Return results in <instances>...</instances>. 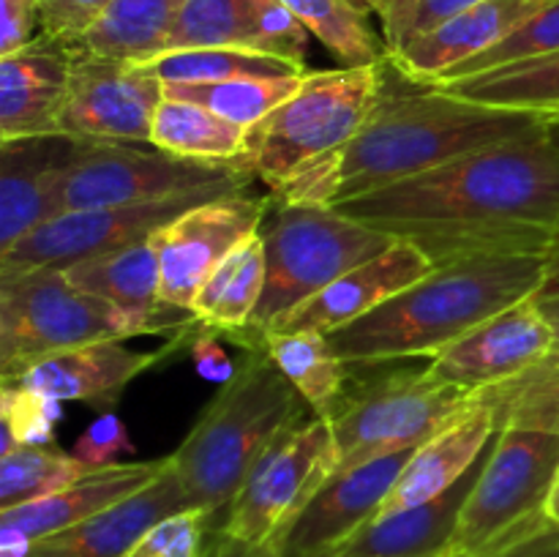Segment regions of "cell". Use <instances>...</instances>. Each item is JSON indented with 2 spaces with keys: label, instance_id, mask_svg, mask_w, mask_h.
<instances>
[{
  "label": "cell",
  "instance_id": "1",
  "mask_svg": "<svg viewBox=\"0 0 559 557\" xmlns=\"http://www.w3.org/2000/svg\"><path fill=\"white\" fill-rule=\"evenodd\" d=\"M437 268L475 257H546L559 227V147L549 134L502 142L338 202Z\"/></svg>",
  "mask_w": 559,
  "mask_h": 557
},
{
  "label": "cell",
  "instance_id": "2",
  "mask_svg": "<svg viewBox=\"0 0 559 557\" xmlns=\"http://www.w3.org/2000/svg\"><path fill=\"white\" fill-rule=\"evenodd\" d=\"M549 262L538 254L475 257L440 265L360 320L328 333L349 371L380 369L442 349L497 311L544 287Z\"/></svg>",
  "mask_w": 559,
  "mask_h": 557
},
{
  "label": "cell",
  "instance_id": "3",
  "mask_svg": "<svg viewBox=\"0 0 559 557\" xmlns=\"http://www.w3.org/2000/svg\"><path fill=\"white\" fill-rule=\"evenodd\" d=\"M546 120L544 112L489 107L442 87L388 91L382 80L364 129L342 151L336 205L484 147L544 137Z\"/></svg>",
  "mask_w": 559,
  "mask_h": 557
},
{
  "label": "cell",
  "instance_id": "4",
  "mask_svg": "<svg viewBox=\"0 0 559 557\" xmlns=\"http://www.w3.org/2000/svg\"><path fill=\"white\" fill-rule=\"evenodd\" d=\"M306 413V402L265 344L246 347L233 380L218 386L189 435L169 453L191 508L227 517L262 453Z\"/></svg>",
  "mask_w": 559,
  "mask_h": 557
},
{
  "label": "cell",
  "instance_id": "5",
  "mask_svg": "<svg viewBox=\"0 0 559 557\" xmlns=\"http://www.w3.org/2000/svg\"><path fill=\"white\" fill-rule=\"evenodd\" d=\"M260 233L265 238L267 276L254 317L238 336L243 347L262 344V336L300 304L396 244V238L336 208L282 205L273 200Z\"/></svg>",
  "mask_w": 559,
  "mask_h": 557
},
{
  "label": "cell",
  "instance_id": "6",
  "mask_svg": "<svg viewBox=\"0 0 559 557\" xmlns=\"http://www.w3.org/2000/svg\"><path fill=\"white\" fill-rule=\"evenodd\" d=\"M382 80L385 63L306 71L298 91L249 129L243 156L235 164L273 191L304 164L344 151L364 129Z\"/></svg>",
  "mask_w": 559,
  "mask_h": 557
},
{
  "label": "cell",
  "instance_id": "7",
  "mask_svg": "<svg viewBox=\"0 0 559 557\" xmlns=\"http://www.w3.org/2000/svg\"><path fill=\"white\" fill-rule=\"evenodd\" d=\"M251 175L235 162H197L153 147L151 142H80L60 175L55 211L140 205L191 191L238 194Z\"/></svg>",
  "mask_w": 559,
  "mask_h": 557
},
{
  "label": "cell",
  "instance_id": "8",
  "mask_svg": "<svg viewBox=\"0 0 559 557\" xmlns=\"http://www.w3.org/2000/svg\"><path fill=\"white\" fill-rule=\"evenodd\" d=\"M478 393L445 386L429 369L382 371L366 377L336 404L331 418L338 448V470L418 448L431 435L462 415Z\"/></svg>",
  "mask_w": 559,
  "mask_h": 557
},
{
  "label": "cell",
  "instance_id": "9",
  "mask_svg": "<svg viewBox=\"0 0 559 557\" xmlns=\"http://www.w3.org/2000/svg\"><path fill=\"white\" fill-rule=\"evenodd\" d=\"M559 470V431L500 424L467 497L451 555L469 557L546 519Z\"/></svg>",
  "mask_w": 559,
  "mask_h": 557
},
{
  "label": "cell",
  "instance_id": "10",
  "mask_svg": "<svg viewBox=\"0 0 559 557\" xmlns=\"http://www.w3.org/2000/svg\"><path fill=\"white\" fill-rule=\"evenodd\" d=\"M129 336L123 311L76 289L63 271L0 278V377L63 349Z\"/></svg>",
  "mask_w": 559,
  "mask_h": 557
},
{
  "label": "cell",
  "instance_id": "11",
  "mask_svg": "<svg viewBox=\"0 0 559 557\" xmlns=\"http://www.w3.org/2000/svg\"><path fill=\"white\" fill-rule=\"evenodd\" d=\"M336 467L338 448L331 418L300 413L254 464L222 530L246 544H278L287 524L328 484Z\"/></svg>",
  "mask_w": 559,
  "mask_h": 557
},
{
  "label": "cell",
  "instance_id": "12",
  "mask_svg": "<svg viewBox=\"0 0 559 557\" xmlns=\"http://www.w3.org/2000/svg\"><path fill=\"white\" fill-rule=\"evenodd\" d=\"M216 197H227V191H191L140 205L60 213L0 254V278L27 271H66L87 257L151 240L164 224Z\"/></svg>",
  "mask_w": 559,
  "mask_h": 557
},
{
  "label": "cell",
  "instance_id": "13",
  "mask_svg": "<svg viewBox=\"0 0 559 557\" xmlns=\"http://www.w3.org/2000/svg\"><path fill=\"white\" fill-rule=\"evenodd\" d=\"M271 197H216L164 224L151 238L162 268V300L173 309L191 311L197 293L213 268L243 238L262 227Z\"/></svg>",
  "mask_w": 559,
  "mask_h": 557
},
{
  "label": "cell",
  "instance_id": "14",
  "mask_svg": "<svg viewBox=\"0 0 559 557\" xmlns=\"http://www.w3.org/2000/svg\"><path fill=\"white\" fill-rule=\"evenodd\" d=\"M164 82L145 66L74 58L60 134L80 142H151Z\"/></svg>",
  "mask_w": 559,
  "mask_h": 557
},
{
  "label": "cell",
  "instance_id": "15",
  "mask_svg": "<svg viewBox=\"0 0 559 557\" xmlns=\"http://www.w3.org/2000/svg\"><path fill=\"white\" fill-rule=\"evenodd\" d=\"M555 349V325L535 295L497 311L429 360L445 386L480 393L524 375Z\"/></svg>",
  "mask_w": 559,
  "mask_h": 557
},
{
  "label": "cell",
  "instance_id": "16",
  "mask_svg": "<svg viewBox=\"0 0 559 557\" xmlns=\"http://www.w3.org/2000/svg\"><path fill=\"white\" fill-rule=\"evenodd\" d=\"M413 453L415 448H404L333 473L282 533V557L322 555L380 517Z\"/></svg>",
  "mask_w": 559,
  "mask_h": 557
},
{
  "label": "cell",
  "instance_id": "17",
  "mask_svg": "<svg viewBox=\"0 0 559 557\" xmlns=\"http://www.w3.org/2000/svg\"><path fill=\"white\" fill-rule=\"evenodd\" d=\"M167 457L151 462H120L93 470L66 489L27 506L0 511V557H22L38 538L98 517L107 508L129 500L162 475Z\"/></svg>",
  "mask_w": 559,
  "mask_h": 557
},
{
  "label": "cell",
  "instance_id": "18",
  "mask_svg": "<svg viewBox=\"0 0 559 557\" xmlns=\"http://www.w3.org/2000/svg\"><path fill=\"white\" fill-rule=\"evenodd\" d=\"M162 358L164 353H142L126 347L123 339H109L33 360L16 375L0 377V382L31 388L58 402H85L109 413L118 407L126 388Z\"/></svg>",
  "mask_w": 559,
  "mask_h": 557
},
{
  "label": "cell",
  "instance_id": "19",
  "mask_svg": "<svg viewBox=\"0 0 559 557\" xmlns=\"http://www.w3.org/2000/svg\"><path fill=\"white\" fill-rule=\"evenodd\" d=\"M435 268V262L418 246L396 240L382 254L360 262L353 271L328 284L314 298L300 304L273 331H338L369 311L380 309L385 300L429 276Z\"/></svg>",
  "mask_w": 559,
  "mask_h": 557
},
{
  "label": "cell",
  "instance_id": "20",
  "mask_svg": "<svg viewBox=\"0 0 559 557\" xmlns=\"http://www.w3.org/2000/svg\"><path fill=\"white\" fill-rule=\"evenodd\" d=\"M71 66L74 55L44 36L0 55V142L60 134Z\"/></svg>",
  "mask_w": 559,
  "mask_h": 557
},
{
  "label": "cell",
  "instance_id": "21",
  "mask_svg": "<svg viewBox=\"0 0 559 557\" xmlns=\"http://www.w3.org/2000/svg\"><path fill=\"white\" fill-rule=\"evenodd\" d=\"M63 273L76 289L96 295L123 311L134 336L189 328L197 322L191 311L173 309L162 300V268L151 240L87 257L66 268Z\"/></svg>",
  "mask_w": 559,
  "mask_h": 557
},
{
  "label": "cell",
  "instance_id": "22",
  "mask_svg": "<svg viewBox=\"0 0 559 557\" xmlns=\"http://www.w3.org/2000/svg\"><path fill=\"white\" fill-rule=\"evenodd\" d=\"M546 0H480L388 55V66L413 85H431L445 71L511 36Z\"/></svg>",
  "mask_w": 559,
  "mask_h": 557
},
{
  "label": "cell",
  "instance_id": "23",
  "mask_svg": "<svg viewBox=\"0 0 559 557\" xmlns=\"http://www.w3.org/2000/svg\"><path fill=\"white\" fill-rule=\"evenodd\" d=\"M76 145L66 134L0 142V254L58 216L55 194Z\"/></svg>",
  "mask_w": 559,
  "mask_h": 557
},
{
  "label": "cell",
  "instance_id": "24",
  "mask_svg": "<svg viewBox=\"0 0 559 557\" xmlns=\"http://www.w3.org/2000/svg\"><path fill=\"white\" fill-rule=\"evenodd\" d=\"M497 429H500V418H497L495 404L486 402L478 393V399L462 415H456L451 424H445L437 435L415 448L407 467L388 495L380 517L435 500L453 484H459L484 457Z\"/></svg>",
  "mask_w": 559,
  "mask_h": 557
},
{
  "label": "cell",
  "instance_id": "25",
  "mask_svg": "<svg viewBox=\"0 0 559 557\" xmlns=\"http://www.w3.org/2000/svg\"><path fill=\"white\" fill-rule=\"evenodd\" d=\"M186 508H191L189 497L167 457L162 475L134 497L74 528L33 541L22 557H126L147 528Z\"/></svg>",
  "mask_w": 559,
  "mask_h": 557
},
{
  "label": "cell",
  "instance_id": "26",
  "mask_svg": "<svg viewBox=\"0 0 559 557\" xmlns=\"http://www.w3.org/2000/svg\"><path fill=\"white\" fill-rule=\"evenodd\" d=\"M491 446V442H489ZM489 453V448H486ZM484 457L459 484L442 491L440 497L420 506L404 508V511L388 513V517L371 519L369 524L328 549L338 557H442L451 555L453 535H456L459 519H462L467 497L473 495L475 484L484 470Z\"/></svg>",
  "mask_w": 559,
  "mask_h": 557
},
{
  "label": "cell",
  "instance_id": "27",
  "mask_svg": "<svg viewBox=\"0 0 559 557\" xmlns=\"http://www.w3.org/2000/svg\"><path fill=\"white\" fill-rule=\"evenodd\" d=\"M183 5L186 0H112L69 52L74 58L151 63L167 52V38Z\"/></svg>",
  "mask_w": 559,
  "mask_h": 557
},
{
  "label": "cell",
  "instance_id": "28",
  "mask_svg": "<svg viewBox=\"0 0 559 557\" xmlns=\"http://www.w3.org/2000/svg\"><path fill=\"white\" fill-rule=\"evenodd\" d=\"M267 276V251L262 233L240 240L207 276L191 304V315L200 325L240 336L254 317Z\"/></svg>",
  "mask_w": 559,
  "mask_h": 557
},
{
  "label": "cell",
  "instance_id": "29",
  "mask_svg": "<svg viewBox=\"0 0 559 557\" xmlns=\"http://www.w3.org/2000/svg\"><path fill=\"white\" fill-rule=\"evenodd\" d=\"M273 364L284 371L306 407L314 415H331L349 386V366L336 355L322 331H267L262 336Z\"/></svg>",
  "mask_w": 559,
  "mask_h": 557
},
{
  "label": "cell",
  "instance_id": "30",
  "mask_svg": "<svg viewBox=\"0 0 559 557\" xmlns=\"http://www.w3.org/2000/svg\"><path fill=\"white\" fill-rule=\"evenodd\" d=\"M246 140L249 131L183 98L164 96L151 126L153 147L197 162H235L243 156Z\"/></svg>",
  "mask_w": 559,
  "mask_h": 557
},
{
  "label": "cell",
  "instance_id": "31",
  "mask_svg": "<svg viewBox=\"0 0 559 557\" xmlns=\"http://www.w3.org/2000/svg\"><path fill=\"white\" fill-rule=\"evenodd\" d=\"M469 98V102L489 104V107L530 109V112H559V52L544 58L519 60L500 69L473 74L467 80L431 85Z\"/></svg>",
  "mask_w": 559,
  "mask_h": 557
},
{
  "label": "cell",
  "instance_id": "32",
  "mask_svg": "<svg viewBox=\"0 0 559 557\" xmlns=\"http://www.w3.org/2000/svg\"><path fill=\"white\" fill-rule=\"evenodd\" d=\"M306 31L342 60V66H377L388 60V44L369 22V5L360 0H284Z\"/></svg>",
  "mask_w": 559,
  "mask_h": 557
},
{
  "label": "cell",
  "instance_id": "33",
  "mask_svg": "<svg viewBox=\"0 0 559 557\" xmlns=\"http://www.w3.org/2000/svg\"><path fill=\"white\" fill-rule=\"evenodd\" d=\"M306 74L293 76H243L229 82H173L164 85L167 98H183L222 115L240 129H254L276 107H282L300 87Z\"/></svg>",
  "mask_w": 559,
  "mask_h": 557
},
{
  "label": "cell",
  "instance_id": "34",
  "mask_svg": "<svg viewBox=\"0 0 559 557\" xmlns=\"http://www.w3.org/2000/svg\"><path fill=\"white\" fill-rule=\"evenodd\" d=\"M164 85L173 82H229L243 76H293L306 74V69L273 55L251 52V49H180L164 52L151 63H142Z\"/></svg>",
  "mask_w": 559,
  "mask_h": 557
},
{
  "label": "cell",
  "instance_id": "35",
  "mask_svg": "<svg viewBox=\"0 0 559 557\" xmlns=\"http://www.w3.org/2000/svg\"><path fill=\"white\" fill-rule=\"evenodd\" d=\"M93 473L71 451L55 446H20L0 457V511L27 506Z\"/></svg>",
  "mask_w": 559,
  "mask_h": 557
},
{
  "label": "cell",
  "instance_id": "36",
  "mask_svg": "<svg viewBox=\"0 0 559 557\" xmlns=\"http://www.w3.org/2000/svg\"><path fill=\"white\" fill-rule=\"evenodd\" d=\"M211 47L260 52L251 0H186L167 38V52Z\"/></svg>",
  "mask_w": 559,
  "mask_h": 557
},
{
  "label": "cell",
  "instance_id": "37",
  "mask_svg": "<svg viewBox=\"0 0 559 557\" xmlns=\"http://www.w3.org/2000/svg\"><path fill=\"white\" fill-rule=\"evenodd\" d=\"M480 396L495 404L500 424L559 431V349H551L524 375L486 388Z\"/></svg>",
  "mask_w": 559,
  "mask_h": 557
},
{
  "label": "cell",
  "instance_id": "38",
  "mask_svg": "<svg viewBox=\"0 0 559 557\" xmlns=\"http://www.w3.org/2000/svg\"><path fill=\"white\" fill-rule=\"evenodd\" d=\"M555 52H559V0H546V3L540 5L524 25H519L511 36L502 38L500 44H495V47L486 49V52L453 66L451 71H445V74L437 82H431V85H448V82L467 80V76L484 74V71L500 69V66L544 58V55Z\"/></svg>",
  "mask_w": 559,
  "mask_h": 557
},
{
  "label": "cell",
  "instance_id": "39",
  "mask_svg": "<svg viewBox=\"0 0 559 557\" xmlns=\"http://www.w3.org/2000/svg\"><path fill=\"white\" fill-rule=\"evenodd\" d=\"M60 404L63 402L31 388L0 382V424H3L0 457L20 446H55V426L63 418Z\"/></svg>",
  "mask_w": 559,
  "mask_h": 557
},
{
  "label": "cell",
  "instance_id": "40",
  "mask_svg": "<svg viewBox=\"0 0 559 557\" xmlns=\"http://www.w3.org/2000/svg\"><path fill=\"white\" fill-rule=\"evenodd\" d=\"M222 524L202 508H186L162 519L136 538L126 557H202L207 535Z\"/></svg>",
  "mask_w": 559,
  "mask_h": 557
},
{
  "label": "cell",
  "instance_id": "41",
  "mask_svg": "<svg viewBox=\"0 0 559 557\" xmlns=\"http://www.w3.org/2000/svg\"><path fill=\"white\" fill-rule=\"evenodd\" d=\"M251 9H254V33L260 52L306 69L309 31L293 14V9L284 0H251Z\"/></svg>",
  "mask_w": 559,
  "mask_h": 557
},
{
  "label": "cell",
  "instance_id": "42",
  "mask_svg": "<svg viewBox=\"0 0 559 557\" xmlns=\"http://www.w3.org/2000/svg\"><path fill=\"white\" fill-rule=\"evenodd\" d=\"M126 453H136V446L120 415L112 410L91 420L71 446V457L80 459L87 470L112 467V464H120V457Z\"/></svg>",
  "mask_w": 559,
  "mask_h": 557
},
{
  "label": "cell",
  "instance_id": "43",
  "mask_svg": "<svg viewBox=\"0 0 559 557\" xmlns=\"http://www.w3.org/2000/svg\"><path fill=\"white\" fill-rule=\"evenodd\" d=\"M41 36L66 49L80 42L112 0H36Z\"/></svg>",
  "mask_w": 559,
  "mask_h": 557
},
{
  "label": "cell",
  "instance_id": "44",
  "mask_svg": "<svg viewBox=\"0 0 559 557\" xmlns=\"http://www.w3.org/2000/svg\"><path fill=\"white\" fill-rule=\"evenodd\" d=\"M189 353L194 360V369L202 380L213 382V386H224V382L233 380L238 364H233V358L227 355V349L218 342V331L205 328L197 322L194 331L189 333Z\"/></svg>",
  "mask_w": 559,
  "mask_h": 557
},
{
  "label": "cell",
  "instance_id": "45",
  "mask_svg": "<svg viewBox=\"0 0 559 557\" xmlns=\"http://www.w3.org/2000/svg\"><path fill=\"white\" fill-rule=\"evenodd\" d=\"M41 36L36 0H0V55H11Z\"/></svg>",
  "mask_w": 559,
  "mask_h": 557
},
{
  "label": "cell",
  "instance_id": "46",
  "mask_svg": "<svg viewBox=\"0 0 559 557\" xmlns=\"http://www.w3.org/2000/svg\"><path fill=\"white\" fill-rule=\"evenodd\" d=\"M469 557H559V528L549 519Z\"/></svg>",
  "mask_w": 559,
  "mask_h": 557
},
{
  "label": "cell",
  "instance_id": "47",
  "mask_svg": "<svg viewBox=\"0 0 559 557\" xmlns=\"http://www.w3.org/2000/svg\"><path fill=\"white\" fill-rule=\"evenodd\" d=\"M475 3H480V0H418L413 9V16H409V22H407V31H404L402 47H407L409 42L420 38L424 33L435 31L437 25L448 22L451 16L462 14L464 9H469V5H475Z\"/></svg>",
  "mask_w": 559,
  "mask_h": 557
},
{
  "label": "cell",
  "instance_id": "48",
  "mask_svg": "<svg viewBox=\"0 0 559 557\" xmlns=\"http://www.w3.org/2000/svg\"><path fill=\"white\" fill-rule=\"evenodd\" d=\"M202 557H282V546L276 541H267V544H246V541L233 538L222 528H216L207 535Z\"/></svg>",
  "mask_w": 559,
  "mask_h": 557
},
{
  "label": "cell",
  "instance_id": "49",
  "mask_svg": "<svg viewBox=\"0 0 559 557\" xmlns=\"http://www.w3.org/2000/svg\"><path fill=\"white\" fill-rule=\"evenodd\" d=\"M418 0H382L377 14L382 20V38L388 44V55L396 52L404 42V31H407V22L413 16V9Z\"/></svg>",
  "mask_w": 559,
  "mask_h": 557
},
{
  "label": "cell",
  "instance_id": "50",
  "mask_svg": "<svg viewBox=\"0 0 559 557\" xmlns=\"http://www.w3.org/2000/svg\"><path fill=\"white\" fill-rule=\"evenodd\" d=\"M535 298H538V304L544 306V311L549 320L559 317V273H549V276H546L544 287L535 293Z\"/></svg>",
  "mask_w": 559,
  "mask_h": 557
},
{
  "label": "cell",
  "instance_id": "51",
  "mask_svg": "<svg viewBox=\"0 0 559 557\" xmlns=\"http://www.w3.org/2000/svg\"><path fill=\"white\" fill-rule=\"evenodd\" d=\"M546 519L559 528V470H557L555 486H551V491H549V500H546Z\"/></svg>",
  "mask_w": 559,
  "mask_h": 557
},
{
  "label": "cell",
  "instance_id": "52",
  "mask_svg": "<svg viewBox=\"0 0 559 557\" xmlns=\"http://www.w3.org/2000/svg\"><path fill=\"white\" fill-rule=\"evenodd\" d=\"M546 262H549V273H559V227L551 238L549 251H546Z\"/></svg>",
  "mask_w": 559,
  "mask_h": 557
},
{
  "label": "cell",
  "instance_id": "53",
  "mask_svg": "<svg viewBox=\"0 0 559 557\" xmlns=\"http://www.w3.org/2000/svg\"><path fill=\"white\" fill-rule=\"evenodd\" d=\"M546 134H549V140L559 147V112L549 115V120H546Z\"/></svg>",
  "mask_w": 559,
  "mask_h": 557
},
{
  "label": "cell",
  "instance_id": "54",
  "mask_svg": "<svg viewBox=\"0 0 559 557\" xmlns=\"http://www.w3.org/2000/svg\"><path fill=\"white\" fill-rule=\"evenodd\" d=\"M551 325H555V347L559 349V317H555V320H551Z\"/></svg>",
  "mask_w": 559,
  "mask_h": 557
},
{
  "label": "cell",
  "instance_id": "55",
  "mask_svg": "<svg viewBox=\"0 0 559 557\" xmlns=\"http://www.w3.org/2000/svg\"><path fill=\"white\" fill-rule=\"evenodd\" d=\"M360 3H364V5H369V9H380V3H382V0H360Z\"/></svg>",
  "mask_w": 559,
  "mask_h": 557
},
{
  "label": "cell",
  "instance_id": "56",
  "mask_svg": "<svg viewBox=\"0 0 559 557\" xmlns=\"http://www.w3.org/2000/svg\"><path fill=\"white\" fill-rule=\"evenodd\" d=\"M311 557H338V555H331V552H322V555H311ZM442 557H456V555H442Z\"/></svg>",
  "mask_w": 559,
  "mask_h": 557
}]
</instances>
